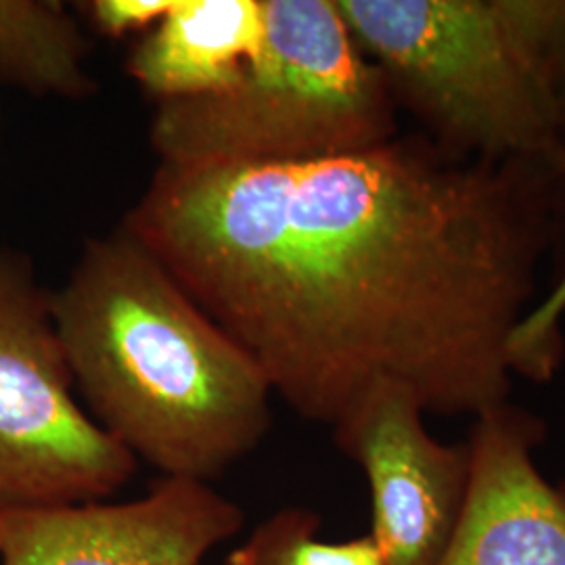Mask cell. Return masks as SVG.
Returning <instances> with one entry per match:
<instances>
[{
  "label": "cell",
  "instance_id": "obj_1",
  "mask_svg": "<svg viewBox=\"0 0 565 565\" xmlns=\"http://www.w3.org/2000/svg\"><path fill=\"white\" fill-rule=\"evenodd\" d=\"M564 177L429 139L296 163H160L121 228L333 431L380 385L425 413L507 403Z\"/></svg>",
  "mask_w": 565,
  "mask_h": 565
},
{
  "label": "cell",
  "instance_id": "obj_2",
  "mask_svg": "<svg viewBox=\"0 0 565 565\" xmlns=\"http://www.w3.org/2000/svg\"><path fill=\"white\" fill-rule=\"evenodd\" d=\"M51 310L90 417L137 463L212 484L263 445V369L126 228L84 245Z\"/></svg>",
  "mask_w": 565,
  "mask_h": 565
},
{
  "label": "cell",
  "instance_id": "obj_3",
  "mask_svg": "<svg viewBox=\"0 0 565 565\" xmlns=\"http://www.w3.org/2000/svg\"><path fill=\"white\" fill-rule=\"evenodd\" d=\"M429 141L565 177V0H335Z\"/></svg>",
  "mask_w": 565,
  "mask_h": 565
},
{
  "label": "cell",
  "instance_id": "obj_4",
  "mask_svg": "<svg viewBox=\"0 0 565 565\" xmlns=\"http://www.w3.org/2000/svg\"><path fill=\"white\" fill-rule=\"evenodd\" d=\"M396 114L335 0H264L263 51L242 81L158 103L149 141L166 166L308 162L396 139Z\"/></svg>",
  "mask_w": 565,
  "mask_h": 565
},
{
  "label": "cell",
  "instance_id": "obj_5",
  "mask_svg": "<svg viewBox=\"0 0 565 565\" xmlns=\"http://www.w3.org/2000/svg\"><path fill=\"white\" fill-rule=\"evenodd\" d=\"M137 467L76 401L51 289L0 247V513L109 501Z\"/></svg>",
  "mask_w": 565,
  "mask_h": 565
},
{
  "label": "cell",
  "instance_id": "obj_6",
  "mask_svg": "<svg viewBox=\"0 0 565 565\" xmlns=\"http://www.w3.org/2000/svg\"><path fill=\"white\" fill-rule=\"evenodd\" d=\"M243 522L214 486L160 478L130 501L0 513V565H203Z\"/></svg>",
  "mask_w": 565,
  "mask_h": 565
},
{
  "label": "cell",
  "instance_id": "obj_7",
  "mask_svg": "<svg viewBox=\"0 0 565 565\" xmlns=\"http://www.w3.org/2000/svg\"><path fill=\"white\" fill-rule=\"evenodd\" d=\"M424 406L403 385H380L335 431L364 471L371 532L387 565H434L461 520L469 446L438 443Z\"/></svg>",
  "mask_w": 565,
  "mask_h": 565
},
{
  "label": "cell",
  "instance_id": "obj_8",
  "mask_svg": "<svg viewBox=\"0 0 565 565\" xmlns=\"http://www.w3.org/2000/svg\"><path fill=\"white\" fill-rule=\"evenodd\" d=\"M543 436L507 403L478 417L463 513L434 565H565V490L534 461Z\"/></svg>",
  "mask_w": 565,
  "mask_h": 565
},
{
  "label": "cell",
  "instance_id": "obj_9",
  "mask_svg": "<svg viewBox=\"0 0 565 565\" xmlns=\"http://www.w3.org/2000/svg\"><path fill=\"white\" fill-rule=\"evenodd\" d=\"M263 44L264 0H177L128 72L158 103L195 99L233 88Z\"/></svg>",
  "mask_w": 565,
  "mask_h": 565
},
{
  "label": "cell",
  "instance_id": "obj_10",
  "mask_svg": "<svg viewBox=\"0 0 565 565\" xmlns=\"http://www.w3.org/2000/svg\"><path fill=\"white\" fill-rule=\"evenodd\" d=\"M86 53V39L65 2L0 0V82L32 97L86 99L97 93Z\"/></svg>",
  "mask_w": 565,
  "mask_h": 565
},
{
  "label": "cell",
  "instance_id": "obj_11",
  "mask_svg": "<svg viewBox=\"0 0 565 565\" xmlns=\"http://www.w3.org/2000/svg\"><path fill=\"white\" fill-rule=\"evenodd\" d=\"M321 518L303 507H285L256 525L224 565H387L366 534L331 543L319 536Z\"/></svg>",
  "mask_w": 565,
  "mask_h": 565
},
{
  "label": "cell",
  "instance_id": "obj_12",
  "mask_svg": "<svg viewBox=\"0 0 565 565\" xmlns=\"http://www.w3.org/2000/svg\"><path fill=\"white\" fill-rule=\"evenodd\" d=\"M565 315V275L555 289L541 300L524 324L518 340L520 375L548 380L559 363L562 343L557 340L559 319Z\"/></svg>",
  "mask_w": 565,
  "mask_h": 565
},
{
  "label": "cell",
  "instance_id": "obj_13",
  "mask_svg": "<svg viewBox=\"0 0 565 565\" xmlns=\"http://www.w3.org/2000/svg\"><path fill=\"white\" fill-rule=\"evenodd\" d=\"M177 0H93L81 7L95 28L111 39L156 25L174 9Z\"/></svg>",
  "mask_w": 565,
  "mask_h": 565
}]
</instances>
